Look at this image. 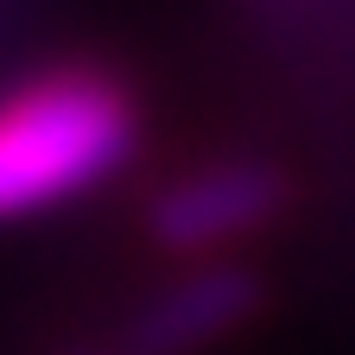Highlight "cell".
<instances>
[{"label": "cell", "mask_w": 355, "mask_h": 355, "mask_svg": "<svg viewBox=\"0 0 355 355\" xmlns=\"http://www.w3.org/2000/svg\"><path fill=\"white\" fill-rule=\"evenodd\" d=\"M140 146L133 89L108 70L64 64L0 96V222L58 209L108 184Z\"/></svg>", "instance_id": "obj_1"}, {"label": "cell", "mask_w": 355, "mask_h": 355, "mask_svg": "<svg viewBox=\"0 0 355 355\" xmlns=\"http://www.w3.org/2000/svg\"><path fill=\"white\" fill-rule=\"evenodd\" d=\"M254 311H260V279L248 266L216 260V266H197L178 286H165L153 304L133 311L114 355H197L216 336L241 330Z\"/></svg>", "instance_id": "obj_3"}, {"label": "cell", "mask_w": 355, "mask_h": 355, "mask_svg": "<svg viewBox=\"0 0 355 355\" xmlns=\"http://www.w3.org/2000/svg\"><path fill=\"white\" fill-rule=\"evenodd\" d=\"M292 184L279 165L266 159H216L191 178L165 184L146 203V235L171 254H209V248H229L254 229H266L279 209H286Z\"/></svg>", "instance_id": "obj_2"}]
</instances>
